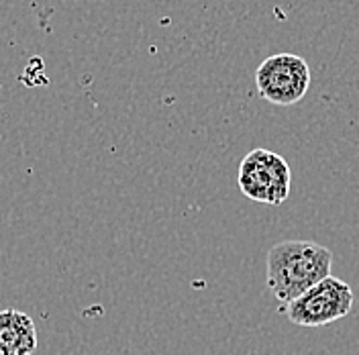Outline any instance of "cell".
I'll return each mask as SVG.
<instances>
[{
	"label": "cell",
	"mask_w": 359,
	"mask_h": 355,
	"mask_svg": "<svg viewBox=\"0 0 359 355\" xmlns=\"http://www.w3.org/2000/svg\"><path fill=\"white\" fill-rule=\"evenodd\" d=\"M266 266L269 292L286 309L306 290L331 276L333 253L314 241L288 239L269 247Z\"/></svg>",
	"instance_id": "6da1fadb"
},
{
	"label": "cell",
	"mask_w": 359,
	"mask_h": 355,
	"mask_svg": "<svg viewBox=\"0 0 359 355\" xmlns=\"http://www.w3.org/2000/svg\"><path fill=\"white\" fill-rule=\"evenodd\" d=\"M237 182L241 194L249 200L280 206L290 196L292 170L284 157L259 147L243 157Z\"/></svg>",
	"instance_id": "7a4b0ae2"
},
{
	"label": "cell",
	"mask_w": 359,
	"mask_h": 355,
	"mask_svg": "<svg viewBox=\"0 0 359 355\" xmlns=\"http://www.w3.org/2000/svg\"><path fill=\"white\" fill-rule=\"evenodd\" d=\"M353 290L347 282L329 276L290 302L284 312L298 327H323L347 316L353 309Z\"/></svg>",
	"instance_id": "3957f363"
},
{
	"label": "cell",
	"mask_w": 359,
	"mask_h": 355,
	"mask_svg": "<svg viewBox=\"0 0 359 355\" xmlns=\"http://www.w3.org/2000/svg\"><path fill=\"white\" fill-rule=\"evenodd\" d=\"M255 86L262 98L278 107L300 102L311 88V67L294 53H276L264 60L255 72Z\"/></svg>",
	"instance_id": "277c9868"
},
{
	"label": "cell",
	"mask_w": 359,
	"mask_h": 355,
	"mask_svg": "<svg viewBox=\"0 0 359 355\" xmlns=\"http://www.w3.org/2000/svg\"><path fill=\"white\" fill-rule=\"evenodd\" d=\"M0 347L8 355H31L37 347V329L29 314L15 309L0 311Z\"/></svg>",
	"instance_id": "5b68a950"
},
{
	"label": "cell",
	"mask_w": 359,
	"mask_h": 355,
	"mask_svg": "<svg viewBox=\"0 0 359 355\" xmlns=\"http://www.w3.org/2000/svg\"><path fill=\"white\" fill-rule=\"evenodd\" d=\"M0 355H8V354H6V351H4V349L0 347Z\"/></svg>",
	"instance_id": "8992f818"
}]
</instances>
